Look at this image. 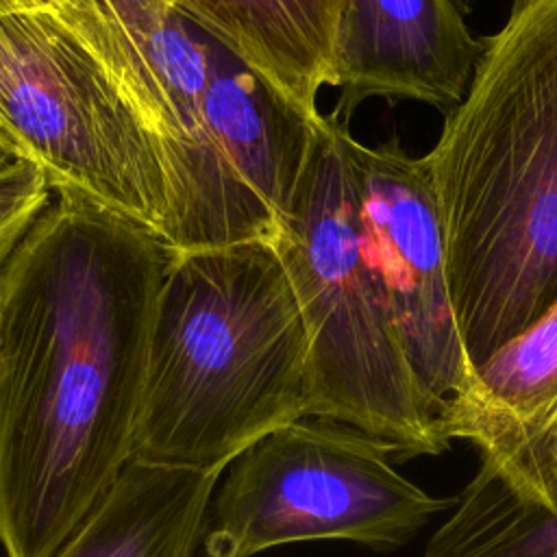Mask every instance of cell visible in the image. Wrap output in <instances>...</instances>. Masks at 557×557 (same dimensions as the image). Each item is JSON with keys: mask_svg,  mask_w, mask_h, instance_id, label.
<instances>
[{"mask_svg": "<svg viewBox=\"0 0 557 557\" xmlns=\"http://www.w3.org/2000/svg\"><path fill=\"white\" fill-rule=\"evenodd\" d=\"M174 248L70 189L0 265V544L50 557L124 466Z\"/></svg>", "mask_w": 557, "mask_h": 557, "instance_id": "6da1fadb", "label": "cell"}, {"mask_svg": "<svg viewBox=\"0 0 557 557\" xmlns=\"http://www.w3.org/2000/svg\"><path fill=\"white\" fill-rule=\"evenodd\" d=\"M157 157L174 250L274 242L307 168L311 120L176 0H54Z\"/></svg>", "mask_w": 557, "mask_h": 557, "instance_id": "7a4b0ae2", "label": "cell"}, {"mask_svg": "<svg viewBox=\"0 0 557 557\" xmlns=\"http://www.w3.org/2000/svg\"><path fill=\"white\" fill-rule=\"evenodd\" d=\"M422 163L476 370L557 300V0H513Z\"/></svg>", "mask_w": 557, "mask_h": 557, "instance_id": "3957f363", "label": "cell"}, {"mask_svg": "<svg viewBox=\"0 0 557 557\" xmlns=\"http://www.w3.org/2000/svg\"><path fill=\"white\" fill-rule=\"evenodd\" d=\"M309 409L307 333L274 244L174 250L131 459L222 474L252 442Z\"/></svg>", "mask_w": 557, "mask_h": 557, "instance_id": "277c9868", "label": "cell"}, {"mask_svg": "<svg viewBox=\"0 0 557 557\" xmlns=\"http://www.w3.org/2000/svg\"><path fill=\"white\" fill-rule=\"evenodd\" d=\"M348 120L322 115L274 248L309 346V416L387 442L396 461L450 448L440 405L413 374L361 246Z\"/></svg>", "mask_w": 557, "mask_h": 557, "instance_id": "5b68a950", "label": "cell"}, {"mask_svg": "<svg viewBox=\"0 0 557 557\" xmlns=\"http://www.w3.org/2000/svg\"><path fill=\"white\" fill-rule=\"evenodd\" d=\"M394 448L350 424L307 416L239 453L207 511L202 557H255L298 542H352L387 553L455 498L394 466Z\"/></svg>", "mask_w": 557, "mask_h": 557, "instance_id": "8992f818", "label": "cell"}, {"mask_svg": "<svg viewBox=\"0 0 557 557\" xmlns=\"http://www.w3.org/2000/svg\"><path fill=\"white\" fill-rule=\"evenodd\" d=\"M0 150L161 235L152 146L94 52L50 7L0 15Z\"/></svg>", "mask_w": 557, "mask_h": 557, "instance_id": "52a82bcc", "label": "cell"}, {"mask_svg": "<svg viewBox=\"0 0 557 557\" xmlns=\"http://www.w3.org/2000/svg\"><path fill=\"white\" fill-rule=\"evenodd\" d=\"M348 152L366 261L413 374L444 411L468 389L474 368L450 302L444 235L426 168L396 137L379 146L350 137Z\"/></svg>", "mask_w": 557, "mask_h": 557, "instance_id": "ba28073f", "label": "cell"}, {"mask_svg": "<svg viewBox=\"0 0 557 557\" xmlns=\"http://www.w3.org/2000/svg\"><path fill=\"white\" fill-rule=\"evenodd\" d=\"M440 420L513 498L557 513V300L474 370Z\"/></svg>", "mask_w": 557, "mask_h": 557, "instance_id": "9c48e42d", "label": "cell"}, {"mask_svg": "<svg viewBox=\"0 0 557 557\" xmlns=\"http://www.w3.org/2000/svg\"><path fill=\"white\" fill-rule=\"evenodd\" d=\"M483 41L453 0H346L331 87L335 115L366 98H400L448 109L459 104Z\"/></svg>", "mask_w": 557, "mask_h": 557, "instance_id": "30bf717a", "label": "cell"}, {"mask_svg": "<svg viewBox=\"0 0 557 557\" xmlns=\"http://www.w3.org/2000/svg\"><path fill=\"white\" fill-rule=\"evenodd\" d=\"M287 102L318 120L346 0H176Z\"/></svg>", "mask_w": 557, "mask_h": 557, "instance_id": "8fae6325", "label": "cell"}, {"mask_svg": "<svg viewBox=\"0 0 557 557\" xmlns=\"http://www.w3.org/2000/svg\"><path fill=\"white\" fill-rule=\"evenodd\" d=\"M220 476L131 459L50 557H194Z\"/></svg>", "mask_w": 557, "mask_h": 557, "instance_id": "7c38bea8", "label": "cell"}, {"mask_svg": "<svg viewBox=\"0 0 557 557\" xmlns=\"http://www.w3.org/2000/svg\"><path fill=\"white\" fill-rule=\"evenodd\" d=\"M420 557H557V513L520 503L479 466Z\"/></svg>", "mask_w": 557, "mask_h": 557, "instance_id": "4fadbf2b", "label": "cell"}, {"mask_svg": "<svg viewBox=\"0 0 557 557\" xmlns=\"http://www.w3.org/2000/svg\"><path fill=\"white\" fill-rule=\"evenodd\" d=\"M50 198L41 168L26 159L0 161V265Z\"/></svg>", "mask_w": 557, "mask_h": 557, "instance_id": "5bb4252c", "label": "cell"}, {"mask_svg": "<svg viewBox=\"0 0 557 557\" xmlns=\"http://www.w3.org/2000/svg\"><path fill=\"white\" fill-rule=\"evenodd\" d=\"M54 0H0V15L13 13V11H28V9H41L52 4Z\"/></svg>", "mask_w": 557, "mask_h": 557, "instance_id": "9a60e30c", "label": "cell"}, {"mask_svg": "<svg viewBox=\"0 0 557 557\" xmlns=\"http://www.w3.org/2000/svg\"><path fill=\"white\" fill-rule=\"evenodd\" d=\"M7 159H11V157H7V154L0 150V161H7Z\"/></svg>", "mask_w": 557, "mask_h": 557, "instance_id": "2e32d148", "label": "cell"}, {"mask_svg": "<svg viewBox=\"0 0 557 557\" xmlns=\"http://www.w3.org/2000/svg\"><path fill=\"white\" fill-rule=\"evenodd\" d=\"M463 2H474V0H463Z\"/></svg>", "mask_w": 557, "mask_h": 557, "instance_id": "e0dca14e", "label": "cell"}]
</instances>
